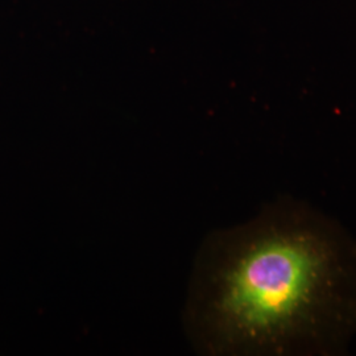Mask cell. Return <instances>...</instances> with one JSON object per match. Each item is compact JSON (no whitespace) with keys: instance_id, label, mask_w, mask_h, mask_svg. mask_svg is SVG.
<instances>
[{"instance_id":"cell-1","label":"cell","mask_w":356,"mask_h":356,"mask_svg":"<svg viewBox=\"0 0 356 356\" xmlns=\"http://www.w3.org/2000/svg\"><path fill=\"white\" fill-rule=\"evenodd\" d=\"M186 312L206 355H347L356 339V236L318 206L279 195L206 238Z\"/></svg>"}]
</instances>
